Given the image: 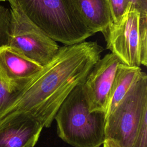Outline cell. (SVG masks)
Masks as SVG:
<instances>
[{"label":"cell","mask_w":147,"mask_h":147,"mask_svg":"<svg viewBox=\"0 0 147 147\" xmlns=\"http://www.w3.org/2000/svg\"><path fill=\"white\" fill-rule=\"evenodd\" d=\"M103 48L95 41L59 47L54 57L13 93L0 119L11 115L40 125H52L69 93L84 82Z\"/></svg>","instance_id":"1"},{"label":"cell","mask_w":147,"mask_h":147,"mask_svg":"<svg viewBox=\"0 0 147 147\" xmlns=\"http://www.w3.org/2000/svg\"><path fill=\"white\" fill-rule=\"evenodd\" d=\"M83 84L69 93L58 109L54 118L57 134L74 147H100L105 141V113L89 111Z\"/></svg>","instance_id":"2"},{"label":"cell","mask_w":147,"mask_h":147,"mask_svg":"<svg viewBox=\"0 0 147 147\" xmlns=\"http://www.w3.org/2000/svg\"><path fill=\"white\" fill-rule=\"evenodd\" d=\"M24 13L47 35L64 45L85 41L94 33L71 0H14Z\"/></svg>","instance_id":"3"},{"label":"cell","mask_w":147,"mask_h":147,"mask_svg":"<svg viewBox=\"0 0 147 147\" xmlns=\"http://www.w3.org/2000/svg\"><path fill=\"white\" fill-rule=\"evenodd\" d=\"M102 33L106 49L122 63L147 65V15H141L130 3L119 21L111 23Z\"/></svg>","instance_id":"4"},{"label":"cell","mask_w":147,"mask_h":147,"mask_svg":"<svg viewBox=\"0 0 147 147\" xmlns=\"http://www.w3.org/2000/svg\"><path fill=\"white\" fill-rule=\"evenodd\" d=\"M147 110V75L142 72L114 110L106 118L105 140L115 147H130Z\"/></svg>","instance_id":"5"},{"label":"cell","mask_w":147,"mask_h":147,"mask_svg":"<svg viewBox=\"0 0 147 147\" xmlns=\"http://www.w3.org/2000/svg\"><path fill=\"white\" fill-rule=\"evenodd\" d=\"M7 1L10 6L7 45L42 66L47 64L60 47L24 13L14 0Z\"/></svg>","instance_id":"6"},{"label":"cell","mask_w":147,"mask_h":147,"mask_svg":"<svg viewBox=\"0 0 147 147\" xmlns=\"http://www.w3.org/2000/svg\"><path fill=\"white\" fill-rule=\"evenodd\" d=\"M121 63L115 55L109 53L96 62L88 74L83 87L90 112L105 113L115 75Z\"/></svg>","instance_id":"7"},{"label":"cell","mask_w":147,"mask_h":147,"mask_svg":"<svg viewBox=\"0 0 147 147\" xmlns=\"http://www.w3.org/2000/svg\"><path fill=\"white\" fill-rule=\"evenodd\" d=\"M42 67L9 46L0 47V76L14 92Z\"/></svg>","instance_id":"8"},{"label":"cell","mask_w":147,"mask_h":147,"mask_svg":"<svg viewBox=\"0 0 147 147\" xmlns=\"http://www.w3.org/2000/svg\"><path fill=\"white\" fill-rule=\"evenodd\" d=\"M43 127L16 116L0 119V147H34Z\"/></svg>","instance_id":"9"},{"label":"cell","mask_w":147,"mask_h":147,"mask_svg":"<svg viewBox=\"0 0 147 147\" xmlns=\"http://www.w3.org/2000/svg\"><path fill=\"white\" fill-rule=\"evenodd\" d=\"M83 22L94 34L103 32L113 22L107 0H71Z\"/></svg>","instance_id":"10"},{"label":"cell","mask_w":147,"mask_h":147,"mask_svg":"<svg viewBox=\"0 0 147 147\" xmlns=\"http://www.w3.org/2000/svg\"><path fill=\"white\" fill-rule=\"evenodd\" d=\"M142 72L140 67L129 66L122 63L119 64L107 103L106 118L114 110L131 87L137 81Z\"/></svg>","instance_id":"11"},{"label":"cell","mask_w":147,"mask_h":147,"mask_svg":"<svg viewBox=\"0 0 147 147\" xmlns=\"http://www.w3.org/2000/svg\"><path fill=\"white\" fill-rule=\"evenodd\" d=\"M10 21V9L0 5V47L7 45Z\"/></svg>","instance_id":"12"},{"label":"cell","mask_w":147,"mask_h":147,"mask_svg":"<svg viewBox=\"0 0 147 147\" xmlns=\"http://www.w3.org/2000/svg\"><path fill=\"white\" fill-rule=\"evenodd\" d=\"M110 9L113 22H118L130 4L129 0H107Z\"/></svg>","instance_id":"13"},{"label":"cell","mask_w":147,"mask_h":147,"mask_svg":"<svg viewBox=\"0 0 147 147\" xmlns=\"http://www.w3.org/2000/svg\"><path fill=\"white\" fill-rule=\"evenodd\" d=\"M130 147H147V110L143 114L137 133Z\"/></svg>","instance_id":"14"},{"label":"cell","mask_w":147,"mask_h":147,"mask_svg":"<svg viewBox=\"0 0 147 147\" xmlns=\"http://www.w3.org/2000/svg\"><path fill=\"white\" fill-rule=\"evenodd\" d=\"M13 93L0 76V117L8 107Z\"/></svg>","instance_id":"15"},{"label":"cell","mask_w":147,"mask_h":147,"mask_svg":"<svg viewBox=\"0 0 147 147\" xmlns=\"http://www.w3.org/2000/svg\"><path fill=\"white\" fill-rule=\"evenodd\" d=\"M129 1L140 11L141 15H147V0H129Z\"/></svg>","instance_id":"16"},{"label":"cell","mask_w":147,"mask_h":147,"mask_svg":"<svg viewBox=\"0 0 147 147\" xmlns=\"http://www.w3.org/2000/svg\"><path fill=\"white\" fill-rule=\"evenodd\" d=\"M103 147H115L112 142L107 140H105V142L103 144Z\"/></svg>","instance_id":"17"},{"label":"cell","mask_w":147,"mask_h":147,"mask_svg":"<svg viewBox=\"0 0 147 147\" xmlns=\"http://www.w3.org/2000/svg\"><path fill=\"white\" fill-rule=\"evenodd\" d=\"M4 2V1L3 0H0V2Z\"/></svg>","instance_id":"18"},{"label":"cell","mask_w":147,"mask_h":147,"mask_svg":"<svg viewBox=\"0 0 147 147\" xmlns=\"http://www.w3.org/2000/svg\"><path fill=\"white\" fill-rule=\"evenodd\" d=\"M3 1H6L7 0H3Z\"/></svg>","instance_id":"19"}]
</instances>
